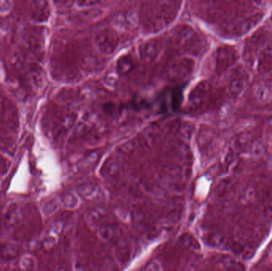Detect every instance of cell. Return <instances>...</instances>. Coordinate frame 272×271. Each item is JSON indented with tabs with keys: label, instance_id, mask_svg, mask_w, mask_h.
Listing matches in <instances>:
<instances>
[{
	"label": "cell",
	"instance_id": "obj_5",
	"mask_svg": "<svg viewBox=\"0 0 272 271\" xmlns=\"http://www.w3.org/2000/svg\"><path fill=\"white\" fill-rule=\"evenodd\" d=\"M237 52L234 47L222 46L218 47L215 53V68L218 73H222L237 62Z\"/></svg>",
	"mask_w": 272,
	"mask_h": 271
},
{
	"label": "cell",
	"instance_id": "obj_13",
	"mask_svg": "<svg viewBox=\"0 0 272 271\" xmlns=\"http://www.w3.org/2000/svg\"><path fill=\"white\" fill-rule=\"evenodd\" d=\"M120 234V227H117V225L106 224L102 225L98 229V235L102 240L110 241L112 239L115 238L116 236H119Z\"/></svg>",
	"mask_w": 272,
	"mask_h": 271
},
{
	"label": "cell",
	"instance_id": "obj_4",
	"mask_svg": "<svg viewBox=\"0 0 272 271\" xmlns=\"http://www.w3.org/2000/svg\"><path fill=\"white\" fill-rule=\"evenodd\" d=\"M263 17V14L258 13L241 18L229 26L227 30V33L228 35L234 38L245 35L259 24Z\"/></svg>",
	"mask_w": 272,
	"mask_h": 271
},
{
	"label": "cell",
	"instance_id": "obj_15",
	"mask_svg": "<svg viewBox=\"0 0 272 271\" xmlns=\"http://www.w3.org/2000/svg\"><path fill=\"white\" fill-rule=\"evenodd\" d=\"M134 62L131 56H123L118 60L116 69L120 75H125L132 69Z\"/></svg>",
	"mask_w": 272,
	"mask_h": 271
},
{
	"label": "cell",
	"instance_id": "obj_8",
	"mask_svg": "<svg viewBox=\"0 0 272 271\" xmlns=\"http://www.w3.org/2000/svg\"><path fill=\"white\" fill-rule=\"evenodd\" d=\"M209 89V84L207 82H202L192 90L189 99V105L191 109L197 110L202 108Z\"/></svg>",
	"mask_w": 272,
	"mask_h": 271
},
{
	"label": "cell",
	"instance_id": "obj_17",
	"mask_svg": "<svg viewBox=\"0 0 272 271\" xmlns=\"http://www.w3.org/2000/svg\"><path fill=\"white\" fill-rule=\"evenodd\" d=\"M243 88H244V82L243 79L240 78H233L228 86V91L232 97H238L241 94Z\"/></svg>",
	"mask_w": 272,
	"mask_h": 271
},
{
	"label": "cell",
	"instance_id": "obj_2",
	"mask_svg": "<svg viewBox=\"0 0 272 271\" xmlns=\"http://www.w3.org/2000/svg\"><path fill=\"white\" fill-rule=\"evenodd\" d=\"M175 44L192 55H198L205 47V41L190 25H178L174 32Z\"/></svg>",
	"mask_w": 272,
	"mask_h": 271
},
{
	"label": "cell",
	"instance_id": "obj_20",
	"mask_svg": "<svg viewBox=\"0 0 272 271\" xmlns=\"http://www.w3.org/2000/svg\"><path fill=\"white\" fill-rule=\"evenodd\" d=\"M118 268L115 262L112 258H108L104 259L101 265V271H117Z\"/></svg>",
	"mask_w": 272,
	"mask_h": 271
},
{
	"label": "cell",
	"instance_id": "obj_23",
	"mask_svg": "<svg viewBox=\"0 0 272 271\" xmlns=\"http://www.w3.org/2000/svg\"><path fill=\"white\" fill-rule=\"evenodd\" d=\"M180 242H181V246L186 248H191L192 247V237L187 234L181 236L180 238Z\"/></svg>",
	"mask_w": 272,
	"mask_h": 271
},
{
	"label": "cell",
	"instance_id": "obj_14",
	"mask_svg": "<svg viewBox=\"0 0 272 271\" xmlns=\"http://www.w3.org/2000/svg\"><path fill=\"white\" fill-rule=\"evenodd\" d=\"M106 216V211L102 207H96L89 211L86 215L88 224L92 227H97L101 223L102 220Z\"/></svg>",
	"mask_w": 272,
	"mask_h": 271
},
{
	"label": "cell",
	"instance_id": "obj_10",
	"mask_svg": "<svg viewBox=\"0 0 272 271\" xmlns=\"http://www.w3.org/2000/svg\"><path fill=\"white\" fill-rule=\"evenodd\" d=\"M272 68V39L262 48L261 53L258 60V70L266 72Z\"/></svg>",
	"mask_w": 272,
	"mask_h": 271
},
{
	"label": "cell",
	"instance_id": "obj_16",
	"mask_svg": "<svg viewBox=\"0 0 272 271\" xmlns=\"http://www.w3.org/2000/svg\"><path fill=\"white\" fill-rule=\"evenodd\" d=\"M120 171H121V167H120V163L114 159L107 161L104 165V175H106L109 177H115V176H119Z\"/></svg>",
	"mask_w": 272,
	"mask_h": 271
},
{
	"label": "cell",
	"instance_id": "obj_22",
	"mask_svg": "<svg viewBox=\"0 0 272 271\" xmlns=\"http://www.w3.org/2000/svg\"><path fill=\"white\" fill-rule=\"evenodd\" d=\"M64 204L67 207H70V208L75 207L78 205V197H76L73 195H68L64 197Z\"/></svg>",
	"mask_w": 272,
	"mask_h": 271
},
{
	"label": "cell",
	"instance_id": "obj_3",
	"mask_svg": "<svg viewBox=\"0 0 272 271\" xmlns=\"http://www.w3.org/2000/svg\"><path fill=\"white\" fill-rule=\"evenodd\" d=\"M93 42L100 53L110 55L117 49L120 38L115 31L105 28L96 31L93 37Z\"/></svg>",
	"mask_w": 272,
	"mask_h": 271
},
{
	"label": "cell",
	"instance_id": "obj_1",
	"mask_svg": "<svg viewBox=\"0 0 272 271\" xmlns=\"http://www.w3.org/2000/svg\"><path fill=\"white\" fill-rule=\"evenodd\" d=\"M177 2H151L144 17V26L148 33H155L164 29L175 20L179 7Z\"/></svg>",
	"mask_w": 272,
	"mask_h": 271
},
{
	"label": "cell",
	"instance_id": "obj_18",
	"mask_svg": "<svg viewBox=\"0 0 272 271\" xmlns=\"http://www.w3.org/2000/svg\"><path fill=\"white\" fill-rule=\"evenodd\" d=\"M249 145H251V138L248 134H241L234 139L233 141V147L235 150L242 151L247 150Z\"/></svg>",
	"mask_w": 272,
	"mask_h": 271
},
{
	"label": "cell",
	"instance_id": "obj_24",
	"mask_svg": "<svg viewBox=\"0 0 272 271\" xmlns=\"http://www.w3.org/2000/svg\"><path fill=\"white\" fill-rule=\"evenodd\" d=\"M145 271H161V263L159 261H153L146 266Z\"/></svg>",
	"mask_w": 272,
	"mask_h": 271
},
{
	"label": "cell",
	"instance_id": "obj_9",
	"mask_svg": "<svg viewBox=\"0 0 272 271\" xmlns=\"http://www.w3.org/2000/svg\"><path fill=\"white\" fill-rule=\"evenodd\" d=\"M161 49V43L157 39L144 42L140 47V55L144 62H152L157 58Z\"/></svg>",
	"mask_w": 272,
	"mask_h": 271
},
{
	"label": "cell",
	"instance_id": "obj_6",
	"mask_svg": "<svg viewBox=\"0 0 272 271\" xmlns=\"http://www.w3.org/2000/svg\"><path fill=\"white\" fill-rule=\"evenodd\" d=\"M193 62L191 58H182L171 64L169 68V76L176 80H182L191 76L193 69Z\"/></svg>",
	"mask_w": 272,
	"mask_h": 271
},
{
	"label": "cell",
	"instance_id": "obj_11",
	"mask_svg": "<svg viewBox=\"0 0 272 271\" xmlns=\"http://www.w3.org/2000/svg\"><path fill=\"white\" fill-rule=\"evenodd\" d=\"M269 35L268 31H259L252 35L248 43H247V48L248 52H256L258 48L264 47L268 41H269Z\"/></svg>",
	"mask_w": 272,
	"mask_h": 271
},
{
	"label": "cell",
	"instance_id": "obj_21",
	"mask_svg": "<svg viewBox=\"0 0 272 271\" xmlns=\"http://www.w3.org/2000/svg\"><path fill=\"white\" fill-rule=\"evenodd\" d=\"M94 191H95V185L92 182L83 184L80 189V193L84 196H89L91 194H93Z\"/></svg>",
	"mask_w": 272,
	"mask_h": 271
},
{
	"label": "cell",
	"instance_id": "obj_25",
	"mask_svg": "<svg viewBox=\"0 0 272 271\" xmlns=\"http://www.w3.org/2000/svg\"><path fill=\"white\" fill-rule=\"evenodd\" d=\"M267 126H268V129L270 130L271 132L272 133V116L269 117L267 120Z\"/></svg>",
	"mask_w": 272,
	"mask_h": 271
},
{
	"label": "cell",
	"instance_id": "obj_7",
	"mask_svg": "<svg viewBox=\"0 0 272 271\" xmlns=\"http://www.w3.org/2000/svg\"><path fill=\"white\" fill-rule=\"evenodd\" d=\"M139 17L135 11L120 12L114 16L112 23L116 30L129 31L137 26Z\"/></svg>",
	"mask_w": 272,
	"mask_h": 271
},
{
	"label": "cell",
	"instance_id": "obj_12",
	"mask_svg": "<svg viewBox=\"0 0 272 271\" xmlns=\"http://www.w3.org/2000/svg\"><path fill=\"white\" fill-rule=\"evenodd\" d=\"M254 97L259 104H269L272 102V85L263 84L257 86L254 91Z\"/></svg>",
	"mask_w": 272,
	"mask_h": 271
},
{
	"label": "cell",
	"instance_id": "obj_19",
	"mask_svg": "<svg viewBox=\"0 0 272 271\" xmlns=\"http://www.w3.org/2000/svg\"><path fill=\"white\" fill-rule=\"evenodd\" d=\"M251 149L253 155L256 157L261 156L266 150L265 144L263 143V142L261 140H256L252 144Z\"/></svg>",
	"mask_w": 272,
	"mask_h": 271
}]
</instances>
